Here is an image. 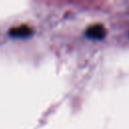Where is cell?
Segmentation results:
<instances>
[{
    "label": "cell",
    "instance_id": "1",
    "mask_svg": "<svg viewBox=\"0 0 129 129\" xmlns=\"http://www.w3.org/2000/svg\"><path fill=\"white\" fill-rule=\"evenodd\" d=\"M86 35L91 39H102L106 35V29L102 24L91 25L86 30Z\"/></svg>",
    "mask_w": 129,
    "mask_h": 129
},
{
    "label": "cell",
    "instance_id": "2",
    "mask_svg": "<svg viewBox=\"0 0 129 129\" xmlns=\"http://www.w3.org/2000/svg\"><path fill=\"white\" fill-rule=\"evenodd\" d=\"M9 34L13 37H17V38H23V37H27L29 35L32 34V29L27 26V25H19L16 27H13L9 30Z\"/></svg>",
    "mask_w": 129,
    "mask_h": 129
}]
</instances>
